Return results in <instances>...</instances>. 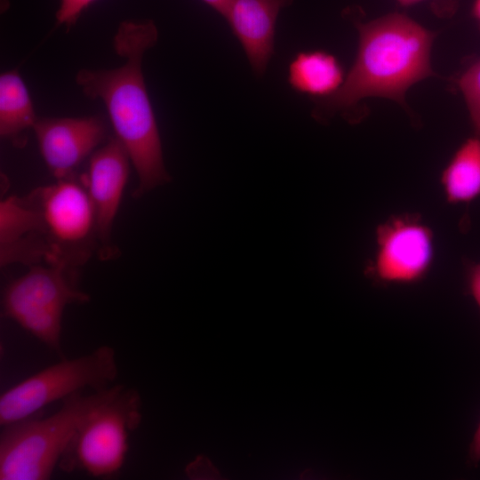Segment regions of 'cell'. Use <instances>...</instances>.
<instances>
[{"instance_id": "cell-1", "label": "cell", "mask_w": 480, "mask_h": 480, "mask_svg": "<svg viewBox=\"0 0 480 480\" xmlns=\"http://www.w3.org/2000/svg\"><path fill=\"white\" fill-rule=\"evenodd\" d=\"M157 40L158 30L152 20L123 21L113 43L124 63L112 69L82 68L76 76L85 96L105 104L115 136L126 149L138 176L136 198L171 180L141 67L144 53Z\"/></svg>"}, {"instance_id": "cell-2", "label": "cell", "mask_w": 480, "mask_h": 480, "mask_svg": "<svg viewBox=\"0 0 480 480\" xmlns=\"http://www.w3.org/2000/svg\"><path fill=\"white\" fill-rule=\"evenodd\" d=\"M359 44L356 60L341 86L317 99L314 118L324 122L348 111L367 97L404 104L406 91L434 75L430 50L434 34L408 16L393 12L369 22H356Z\"/></svg>"}, {"instance_id": "cell-3", "label": "cell", "mask_w": 480, "mask_h": 480, "mask_svg": "<svg viewBox=\"0 0 480 480\" xmlns=\"http://www.w3.org/2000/svg\"><path fill=\"white\" fill-rule=\"evenodd\" d=\"M117 386L76 394L46 418L30 416L2 427L0 479H49L81 424Z\"/></svg>"}, {"instance_id": "cell-4", "label": "cell", "mask_w": 480, "mask_h": 480, "mask_svg": "<svg viewBox=\"0 0 480 480\" xmlns=\"http://www.w3.org/2000/svg\"><path fill=\"white\" fill-rule=\"evenodd\" d=\"M27 196L36 212V243L42 264L76 275L93 254L100 256L93 207L81 180H58Z\"/></svg>"}, {"instance_id": "cell-5", "label": "cell", "mask_w": 480, "mask_h": 480, "mask_svg": "<svg viewBox=\"0 0 480 480\" xmlns=\"http://www.w3.org/2000/svg\"><path fill=\"white\" fill-rule=\"evenodd\" d=\"M141 421L138 390L118 384L116 391L81 424L58 467L94 477L116 475L123 467L128 438Z\"/></svg>"}, {"instance_id": "cell-6", "label": "cell", "mask_w": 480, "mask_h": 480, "mask_svg": "<svg viewBox=\"0 0 480 480\" xmlns=\"http://www.w3.org/2000/svg\"><path fill=\"white\" fill-rule=\"evenodd\" d=\"M117 374L115 350L109 346L61 360L2 393L0 425L7 426L33 416L43 407L82 393L85 388H107L112 386Z\"/></svg>"}, {"instance_id": "cell-7", "label": "cell", "mask_w": 480, "mask_h": 480, "mask_svg": "<svg viewBox=\"0 0 480 480\" xmlns=\"http://www.w3.org/2000/svg\"><path fill=\"white\" fill-rule=\"evenodd\" d=\"M76 274L59 267L29 266L27 273L5 286L3 316L50 348L60 351L65 308L90 300V296L76 287Z\"/></svg>"}, {"instance_id": "cell-8", "label": "cell", "mask_w": 480, "mask_h": 480, "mask_svg": "<svg viewBox=\"0 0 480 480\" xmlns=\"http://www.w3.org/2000/svg\"><path fill=\"white\" fill-rule=\"evenodd\" d=\"M434 258V232L420 215L395 214L377 226L364 275L380 287L417 284L428 275Z\"/></svg>"}, {"instance_id": "cell-9", "label": "cell", "mask_w": 480, "mask_h": 480, "mask_svg": "<svg viewBox=\"0 0 480 480\" xmlns=\"http://www.w3.org/2000/svg\"><path fill=\"white\" fill-rule=\"evenodd\" d=\"M33 130L43 159L56 180L74 177L76 169L107 136L104 121L95 116L38 118Z\"/></svg>"}, {"instance_id": "cell-10", "label": "cell", "mask_w": 480, "mask_h": 480, "mask_svg": "<svg viewBox=\"0 0 480 480\" xmlns=\"http://www.w3.org/2000/svg\"><path fill=\"white\" fill-rule=\"evenodd\" d=\"M130 162L124 145L114 136L90 156L87 172L81 178L93 207L102 259L115 254L110 244L111 232L127 182Z\"/></svg>"}, {"instance_id": "cell-11", "label": "cell", "mask_w": 480, "mask_h": 480, "mask_svg": "<svg viewBox=\"0 0 480 480\" xmlns=\"http://www.w3.org/2000/svg\"><path fill=\"white\" fill-rule=\"evenodd\" d=\"M293 1L231 0L223 15L257 76L265 75L274 55L278 14Z\"/></svg>"}, {"instance_id": "cell-12", "label": "cell", "mask_w": 480, "mask_h": 480, "mask_svg": "<svg viewBox=\"0 0 480 480\" xmlns=\"http://www.w3.org/2000/svg\"><path fill=\"white\" fill-rule=\"evenodd\" d=\"M344 79L340 61L321 50L298 52L288 66L287 81L291 88L316 99L333 94Z\"/></svg>"}, {"instance_id": "cell-13", "label": "cell", "mask_w": 480, "mask_h": 480, "mask_svg": "<svg viewBox=\"0 0 480 480\" xmlns=\"http://www.w3.org/2000/svg\"><path fill=\"white\" fill-rule=\"evenodd\" d=\"M440 183L450 204H469L480 196V132L457 148L442 172Z\"/></svg>"}, {"instance_id": "cell-14", "label": "cell", "mask_w": 480, "mask_h": 480, "mask_svg": "<svg viewBox=\"0 0 480 480\" xmlns=\"http://www.w3.org/2000/svg\"><path fill=\"white\" fill-rule=\"evenodd\" d=\"M37 117L28 88L17 69L0 76V135L13 145H24L23 133Z\"/></svg>"}, {"instance_id": "cell-15", "label": "cell", "mask_w": 480, "mask_h": 480, "mask_svg": "<svg viewBox=\"0 0 480 480\" xmlns=\"http://www.w3.org/2000/svg\"><path fill=\"white\" fill-rule=\"evenodd\" d=\"M456 84L468 107L475 132H480V57L457 78Z\"/></svg>"}, {"instance_id": "cell-16", "label": "cell", "mask_w": 480, "mask_h": 480, "mask_svg": "<svg viewBox=\"0 0 480 480\" xmlns=\"http://www.w3.org/2000/svg\"><path fill=\"white\" fill-rule=\"evenodd\" d=\"M96 0H60L55 14L56 27L64 26L69 30L76 25L84 10Z\"/></svg>"}, {"instance_id": "cell-17", "label": "cell", "mask_w": 480, "mask_h": 480, "mask_svg": "<svg viewBox=\"0 0 480 480\" xmlns=\"http://www.w3.org/2000/svg\"><path fill=\"white\" fill-rule=\"evenodd\" d=\"M463 268L466 292L480 310V262L464 259Z\"/></svg>"}, {"instance_id": "cell-18", "label": "cell", "mask_w": 480, "mask_h": 480, "mask_svg": "<svg viewBox=\"0 0 480 480\" xmlns=\"http://www.w3.org/2000/svg\"><path fill=\"white\" fill-rule=\"evenodd\" d=\"M186 473L191 479L214 480L221 479L220 472L212 461L204 455L197 456L186 468Z\"/></svg>"}, {"instance_id": "cell-19", "label": "cell", "mask_w": 480, "mask_h": 480, "mask_svg": "<svg viewBox=\"0 0 480 480\" xmlns=\"http://www.w3.org/2000/svg\"><path fill=\"white\" fill-rule=\"evenodd\" d=\"M468 464L473 468L480 464V420L468 446Z\"/></svg>"}, {"instance_id": "cell-20", "label": "cell", "mask_w": 480, "mask_h": 480, "mask_svg": "<svg viewBox=\"0 0 480 480\" xmlns=\"http://www.w3.org/2000/svg\"><path fill=\"white\" fill-rule=\"evenodd\" d=\"M222 17L231 0H201Z\"/></svg>"}, {"instance_id": "cell-21", "label": "cell", "mask_w": 480, "mask_h": 480, "mask_svg": "<svg viewBox=\"0 0 480 480\" xmlns=\"http://www.w3.org/2000/svg\"><path fill=\"white\" fill-rule=\"evenodd\" d=\"M472 14L476 20L480 30V0H475L472 7Z\"/></svg>"}, {"instance_id": "cell-22", "label": "cell", "mask_w": 480, "mask_h": 480, "mask_svg": "<svg viewBox=\"0 0 480 480\" xmlns=\"http://www.w3.org/2000/svg\"><path fill=\"white\" fill-rule=\"evenodd\" d=\"M397 1L403 6H409V5H412L420 2H422L424 0H397Z\"/></svg>"}]
</instances>
